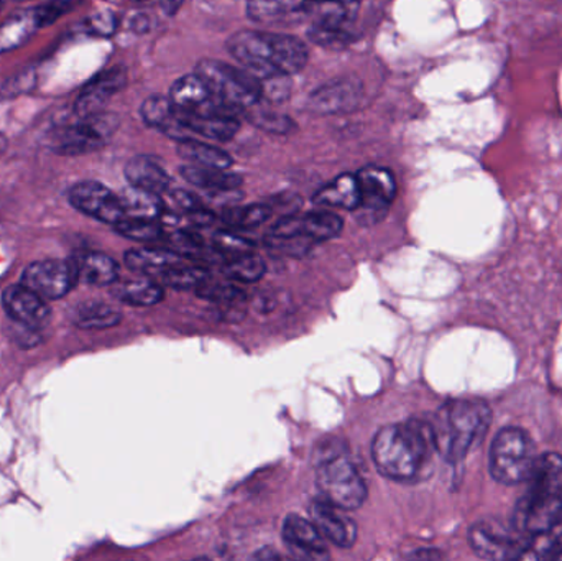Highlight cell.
Returning <instances> with one entry per match:
<instances>
[{
  "instance_id": "1",
  "label": "cell",
  "mask_w": 562,
  "mask_h": 561,
  "mask_svg": "<svg viewBox=\"0 0 562 561\" xmlns=\"http://www.w3.org/2000/svg\"><path fill=\"white\" fill-rule=\"evenodd\" d=\"M436 450L431 422L412 418L405 424L386 425L372 441V458L380 474L398 483L419 478Z\"/></svg>"
},
{
  "instance_id": "2",
  "label": "cell",
  "mask_w": 562,
  "mask_h": 561,
  "mask_svg": "<svg viewBox=\"0 0 562 561\" xmlns=\"http://www.w3.org/2000/svg\"><path fill=\"white\" fill-rule=\"evenodd\" d=\"M231 55L250 72L272 78L300 72L310 59L306 43L286 33L240 30L227 40Z\"/></svg>"
},
{
  "instance_id": "3",
  "label": "cell",
  "mask_w": 562,
  "mask_h": 561,
  "mask_svg": "<svg viewBox=\"0 0 562 561\" xmlns=\"http://www.w3.org/2000/svg\"><path fill=\"white\" fill-rule=\"evenodd\" d=\"M491 422V407L485 402H448L431 422L436 450L449 463H459L481 444Z\"/></svg>"
},
{
  "instance_id": "4",
  "label": "cell",
  "mask_w": 562,
  "mask_h": 561,
  "mask_svg": "<svg viewBox=\"0 0 562 561\" xmlns=\"http://www.w3.org/2000/svg\"><path fill=\"white\" fill-rule=\"evenodd\" d=\"M196 72L204 79L214 98L236 114L252 109L262 99V81L249 69L234 68L221 59H201Z\"/></svg>"
},
{
  "instance_id": "5",
  "label": "cell",
  "mask_w": 562,
  "mask_h": 561,
  "mask_svg": "<svg viewBox=\"0 0 562 561\" xmlns=\"http://www.w3.org/2000/svg\"><path fill=\"white\" fill-rule=\"evenodd\" d=\"M538 455L533 440L521 428H504L491 448V473L498 483L514 486L527 483L533 473Z\"/></svg>"
},
{
  "instance_id": "6",
  "label": "cell",
  "mask_w": 562,
  "mask_h": 561,
  "mask_svg": "<svg viewBox=\"0 0 562 561\" xmlns=\"http://www.w3.org/2000/svg\"><path fill=\"white\" fill-rule=\"evenodd\" d=\"M316 486L321 500L344 510H356L367 501L366 481L346 453L317 464Z\"/></svg>"
},
{
  "instance_id": "7",
  "label": "cell",
  "mask_w": 562,
  "mask_h": 561,
  "mask_svg": "<svg viewBox=\"0 0 562 561\" xmlns=\"http://www.w3.org/2000/svg\"><path fill=\"white\" fill-rule=\"evenodd\" d=\"M119 127L117 115L99 112V114L82 117L78 124L63 125L49 132V150L65 157L91 154L104 147Z\"/></svg>"
},
{
  "instance_id": "8",
  "label": "cell",
  "mask_w": 562,
  "mask_h": 561,
  "mask_svg": "<svg viewBox=\"0 0 562 561\" xmlns=\"http://www.w3.org/2000/svg\"><path fill=\"white\" fill-rule=\"evenodd\" d=\"M530 537L492 520H481L469 530V543L475 556L485 560L524 559Z\"/></svg>"
},
{
  "instance_id": "9",
  "label": "cell",
  "mask_w": 562,
  "mask_h": 561,
  "mask_svg": "<svg viewBox=\"0 0 562 561\" xmlns=\"http://www.w3.org/2000/svg\"><path fill=\"white\" fill-rule=\"evenodd\" d=\"M360 187V203L353 211L362 224H375L389 213L390 204L396 197V181L392 171L382 167L362 168L357 173Z\"/></svg>"
},
{
  "instance_id": "10",
  "label": "cell",
  "mask_w": 562,
  "mask_h": 561,
  "mask_svg": "<svg viewBox=\"0 0 562 561\" xmlns=\"http://www.w3.org/2000/svg\"><path fill=\"white\" fill-rule=\"evenodd\" d=\"M22 285L45 300H59L78 285L72 259H43L30 263L22 273Z\"/></svg>"
},
{
  "instance_id": "11",
  "label": "cell",
  "mask_w": 562,
  "mask_h": 561,
  "mask_svg": "<svg viewBox=\"0 0 562 561\" xmlns=\"http://www.w3.org/2000/svg\"><path fill=\"white\" fill-rule=\"evenodd\" d=\"M342 226V220L337 214L313 211L303 216L283 217L273 227L269 239L303 240L314 246L339 236Z\"/></svg>"
},
{
  "instance_id": "12",
  "label": "cell",
  "mask_w": 562,
  "mask_h": 561,
  "mask_svg": "<svg viewBox=\"0 0 562 561\" xmlns=\"http://www.w3.org/2000/svg\"><path fill=\"white\" fill-rule=\"evenodd\" d=\"M68 198L76 210L101 223L115 226L125 217L119 194L112 193L108 187L98 181H81L75 184L69 190Z\"/></svg>"
},
{
  "instance_id": "13",
  "label": "cell",
  "mask_w": 562,
  "mask_h": 561,
  "mask_svg": "<svg viewBox=\"0 0 562 561\" xmlns=\"http://www.w3.org/2000/svg\"><path fill=\"white\" fill-rule=\"evenodd\" d=\"M170 99L180 111L191 112V114H227L234 115L229 109L224 108L211 89L207 88L204 79L198 72L187 75L177 79L171 86Z\"/></svg>"
},
{
  "instance_id": "14",
  "label": "cell",
  "mask_w": 562,
  "mask_h": 561,
  "mask_svg": "<svg viewBox=\"0 0 562 561\" xmlns=\"http://www.w3.org/2000/svg\"><path fill=\"white\" fill-rule=\"evenodd\" d=\"M310 520L319 530L321 536L327 542L334 543L339 549H350L357 540V526L347 510L339 509L324 500H316L310 504Z\"/></svg>"
},
{
  "instance_id": "15",
  "label": "cell",
  "mask_w": 562,
  "mask_h": 561,
  "mask_svg": "<svg viewBox=\"0 0 562 561\" xmlns=\"http://www.w3.org/2000/svg\"><path fill=\"white\" fill-rule=\"evenodd\" d=\"M2 305L12 322L26 326V328L38 332L48 323L49 308L45 299L36 295L33 290L22 283L7 287L3 290Z\"/></svg>"
},
{
  "instance_id": "16",
  "label": "cell",
  "mask_w": 562,
  "mask_h": 561,
  "mask_svg": "<svg viewBox=\"0 0 562 561\" xmlns=\"http://www.w3.org/2000/svg\"><path fill=\"white\" fill-rule=\"evenodd\" d=\"M281 537L291 556L296 559L321 561L330 557L324 537L316 526L296 514H291L284 519Z\"/></svg>"
},
{
  "instance_id": "17",
  "label": "cell",
  "mask_w": 562,
  "mask_h": 561,
  "mask_svg": "<svg viewBox=\"0 0 562 561\" xmlns=\"http://www.w3.org/2000/svg\"><path fill=\"white\" fill-rule=\"evenodd\" d=\"M125 85H127V69L124 66H114V68L99 72L79 92L78 99H76V114L81 119L99 114L111 101L112 96L122 91Z\"/></svg>"
},
{
  "instance_id": "18",
  "label": "cell",
  "mask_w": 562,
  "mask_h": 561,
  "mask_svg": "<svg viewBox=\"0 0 562 561\" xmlns=\"http://www.w3.org/2000/svg\"><path fill=\"white\" fill-rule=\"evenodd\" d=\"M362 85L350 79H337L313 92L310 99L311 111L317 114H342L359 105Z\"/></svg>"
},
{
  "instance_id": "19",
  "label": "cell",
  "mask_w": 562,
  "mask_h": 561,
  "mask_svg": "<svg viewBox=\"0 0 562 561\" xmlns=\"http://www.w3.org/2000/svg\"><path fill=\"white\" fill-rule=\"evenodd\" d=\"M125 178L132 187L142 188L160 197L171 190L170 175L157 160L147 155H138L128 160L125 165Z\"/></svg>"
},
{
  "instance_id": "20",
  "label": "cell",
  "mask_w": 562,
  "mask_h": 561,
  "mask_svg": "<svg viewBox=\"0 0 562 561\" xmlns=\"http://www.w3.org/2000/svg\"><path fill=\"white\" fill-rule=\"evenodd\" d=\"M178 109V108H177ZM181 122L190 134L203 135L211 141L227 142L236 137L239 132V121L234 115L227 114H191V112L180 111Z\"/></svg>"
},
{
  "instance_id": "21",
  "label": "cell",
  "mask_w": 562,
  "mask_h": 561,
  "mask_svg": "<svg viewBox=\"0 0 562 561\" xmlns=\"http://www.w3.org/2000/svg\"><path fill=\"white\" fill-rule=\"evenodd\" d=\"M78 282L88 285H112L119 279V266L112 257L102 253H81L72 257Z\"/></svg>"
},
{
  "instance_id": "22",
  "label": "cell",
  "mask_w": 562,
  "mask_h": 561,
  "mask_svg": "<svg viewBox=\"0 0 562 561\" xmlns=\"http://www.w3.org/2000/svg\"><path fill=\"white\" fill-rule=\"evenodd\" d=\"M313 0H247V15L257 23H279L307 13Z\"/></svg>"
},
{
  "instance_id": "23",
  "label": "cell",
  "mask_w": 562,
  "mask_h": 561,
  "mask_svg": "<svg viewBox=\"0 0 562 561\" xmlns=\"http://www.w3.org/2000/svg\"><path fill=\"white\" fill-rule=\"evenodd\" d=\"M314 203L319 204V206L356 211L360 203V187L357 175H340L314 194Z\"/></svg>"
},
{
  "instance_id": "24",
  "label": "cell",
  "mask_w": 562,
  "mask_h": 561,
  "mask_svg": "<svg viewBox=\"0 0 562 561\" xmlns=\"http://www.w3.org/2000/svg\"><path fill=\"white\" fill-rule=\"evenodd\" d=\"M125 266L135 272L145 276H161L167 270L180 266L181 256L173 250L157 249V247H142V249L128 250L125 253Z\"/></svg>"
},
{
  "instance_id": "25",
  "label": "cell",
  "mask_w": 562,
  "mask_h": 561,
  "mask_svg": "<svg viewBox=\"0 0 562 561\" xmlns=\"http://www.w3.org/2000/svg\"><path fill=\"white\" fill-rule=\"evenodd\" d=\"M181 177L188 183L194 187L203 188V190L214 191H233L243 184V178L236 173H227L226 170L221 168L200 167V165H187L181 167Z\"/></svg>"
},
{
  "instance_id": "26",
  "label": "cell",
  "mask_w": 562,
  "mask_h": 561,
  "mask_svg": "<svg viewBox=\"0 0 562 561\" xmlns=\"http://www.w3.org/2000/svg\"><path fill=\"white\" fill-rule=\"evenodd\" d=\"M125 217H138V220H160L165 213V201L160 194L150 193L137 187H128L119 194Z\"/></svg>"
},
{
  "instance_id": "27",
  "label": "cell",
  "mask_w": 562,
  "mask_h": 561,
  "mask_svg": "<svg viewBox=\"0 0 562 561\" xmlns=\"http://www.w3.org/2000/svg\"><path fill=\"white\" fill-rule=\"evenodd\" d=\"M178 154L181 158L200 167L221 168V170H229L233 167V157L223 148L213 147V145L204 144L196 138H187V141L178 142Z\"/></svg>"
},
{
  "instance_id": "28",
  "label": "cell",
  "mask_w": 562,
  "mask_h": 561,
  "mask_svg": "<svg viewBox=\"0 0 562 561\" xmlns=\"http://www.w3.org/2000/svg\"><path fill=\"white\" fill-rule=\"evenodd\" d=\"M121 302L132 306H154L165 296L164 287L151 280H132L112 290Z\"/></svg>"
},
{
  "instance_id": "29",
  "label": "cell",
  "mask_w": 562,
  "mask_h": 561,
  "mask_svg": "<svg viewBox=\"0 0 562 561\" xmlns=\"http://www.w3.org/2000/svg\"><path fill=\"white\" fill-rule=\"evenodd\" d=\"M75 315L76 325L86 329L112 328L122 319L119 310L112 308L105 303H86L76 310Z\"/></svg>"
},
{
  "instance_id": "30",
  "label": "cell",
  "mask_w": 562,
  "mask_h": 561,
  "mask_svg": "<svg viewBox=\"0 0 562 561\" xmlns=\"http://www.w3.org/2000/svg\"><path fill=\"white\" fill-rule=\"evenodd\" d=\"M266 262L254 253L240 254V256L229 257L224 273L234 282L256 283L266 276Z\"/></svg>"
},
{
  "instance_id": "31",
  "label": "cell",
  "mask_w": 562,
  "mask_h": 561,
  "mask_svg": "<svg viewBox=\"0 0 562 561\" xmlns=\"http://www.w3.org/2000/svg\"><path fill=\"white\" fill-rule=\"evenodd\" d=\"M36 29H40V26L38 23H36L33 10L7 20V22L0 26V52H5V49L22 45Z\"/></svg>"
},
{
  "instance_id": "32",
  "label": "cell",
  "mask_w": 562,
  "mask_h": 561,
  "mask_svg": "<svg viewBox=\"0 0 562 561\" xmlns=\"http://www.w3.org/2000/svg\"><path fill=\"white\" fill-rule=\"evenodd\" d=\"M114 227L121 236L127 237L131 240H137V243H157V240H161L165 237L164 224L158 223V220L124 217Z\"/></svg>"
},
{
  "instance_id": "33",
  "label": "cell",
  "mask_w": 562,
  "mask_h": 561,
  "mask_svg": "<svg viewBox=\"0 0 562 561\" xmlns=\"http://www.w3.org/2000/svg\"><path fill=\"white\" fill-rule=\"evenodd\" d=\"M272 216L269 204H250V206L231 207L223 216L224 223L233 229H254L262 226Z\"/></svg>"
},
{
  "instance_id": "34",
  "label": "cell",
  "mask_w": 562,
  "mask_h": 561,
  "mask_svg": "<svg viewBox=\"0 0 562 561\" xmlns=\"http://www.w3.org/2000/svg\"><path fill=\"white\" fill-rule=\"evenodd\" d=\"M161 283L171 287V289L190 290L198 289L201 283L210 280V272L203 267H181L177 266L173 269L160 276Z\"/></svg>"
},
{
  "instance_id": "35",
  "label": "cell",
  "mask_w": 562,
  "mask_h": 561,
  "mask_svg": "<svg viewBox=\"0 0 562 561\" xmlns=\"http://www.w3.org/2000/svg\"><path fill=\"white\" fill-rule=\"evenodd\" d=\"M198 296L201 299L210 300L216 303H237L246 300V292L240 287L233 285V283H201L196 289Z\"/></svg>"
},
{
  "instance_id": "36",
  "label": "cell",
  "mask_w": 562,
  "mask_h": 561,
  "mask_svg": "<svg viewBox=\"0 0 562 561\" xmlns=\"http://www.w3.org/2000/svg\"><path fill=\"white\" fill-rule=\"evenodd\" d=\"M307 38L316 45L326 46V48H344L352 43V35L349 29H336V26L316 25L313 23Z\"/></svg>"
},
{
  "instance_id": "37",
  "label": "cell",
  "mask_w": 562,
  "mask_h": 561,
  "mask_svg": "<svg viewBox=\"0 0 562 561\" xmlns=\"http://www.w3.org/2000/svg\"><path fill=\"white\" fill-rule=\"evenodd\" d=\"M254 240L240 236L236 231H220L214 234V249L223 256L236 257L240 254L252 253Z\"/></svg>"
},
{
  "instance_id": "38",
  "label": "cell",
  "mask_w": 562,
  "mask_h": 561,
  "mask_svg": "<svg viewBox=\"0 0 562 561\" xmlns=\"http://www.w3.org/2000/svg\"><path fill=\"white\" fill-rule=\"evenodd\" d=\"M165 240L168 244L167 249L173 250L181 257L196 256L204 247L200 234L188 229H175L165 237Z\"/></svg>"
},
{
  "instance_id": "39",
  "label": "cell",
  "mask_w": 562,
  "mask_h": 561,
  "mask_svg": "<svg viewBox=\"0 0 562 561\" xmlns=\"http://www.w3.org/2000/svg\"><path fill=\"white\" fill-rule=\"evenodd\" d=\"M72 5H75L72 0H53V2L33 9V13H35L36 23H38L40 29H43V26L52 25L59 16L69 12Z\"/></svg>"
},
{
  "instance_id": "40",
  "label": "cell",
  "mask_w": 562,
  "mask_h": 561,
  "mask_svg": "<svg viewBox=\"0 0 562 561\" xmlns=\"http://www.w3.org/2000/svg\"><path fill=\"white\" fill-rule=\"evenodd\" d=\"M250 119H252L254 124L259 125L263 131L273 132V134L284 135L296 127L290 117L276 114V112H259V114H254Z\"/></svg>"
},
{
  "instance_id": "41",
  "label": "cell",
  "mask_w": 562,
  "mask_h": 561,
  "mask_svg": "<svg viewBox=\"0 0 562 561\" xmlns=\"http://www.w3.org/2000/svg\"><path fill=\"white\" fill-rule=\"evenodd\" d=\"M89 29L99 35H111L115 30V15L112 12L95 13L89 19Z\"/></svg>"
},
{
  "instance_id": "42",
  "label": "cell",
  "mask_w": 562,
  "mask_h": 561,
  "mask_svg": "<svg viewBox=\"0 0 562 561\" xmlns=\"http://www.w3.org/2000/svg\"><path fill=\"white\" fill-rule=\"evenodd\" d=\"M551 536V559L562 560V526L550 532Z\"/></svg>"
},
{
  "instance_id": "43",
  "label": "cell",
  "mask_w": 562,
  "mask_h": 561,
  "mask_svg": "<svg viewBox=\"0 0 562 561\" xmlns=\"http://www.w3.org/2000/svg\"><path fill=\"white\" fill-rule=\"evenodd\" d=\"M184 0H160L161 10L167 13L168 16H173L178 10L183 5Z\"/></svg>"
},
{
  "instance_id": "44",
  "label": "cell",
  "mask_w": 562,
  "mask_h": 561,
  "mask_svg": "<svg viewBox=\"0 0 562 561\" xmlns=\"http://www.w3.org/2000/svg\"><path fill=\"white\" fill-rule=\"evenodd\" d=\"M254 559H280L279 553L272 552V550L263 549L262 552L254 556Z\"/></svg>"
},
{
  "instance_id": "45",
  "label": "cell",
  "mask_w": 562,
  "mask_h": 561,
  "mask_svg": "<svg viewBox=\"0 0 562 561\" xmlns=\"http://www.w3.org/2000/svg\"><path fill=\"white\" fill-rule=\"evenodd\" d=\"M7 138L5 135L0 134V157H2L3 154H5L7 150Z\"/></svg>"
}]
</instances>
